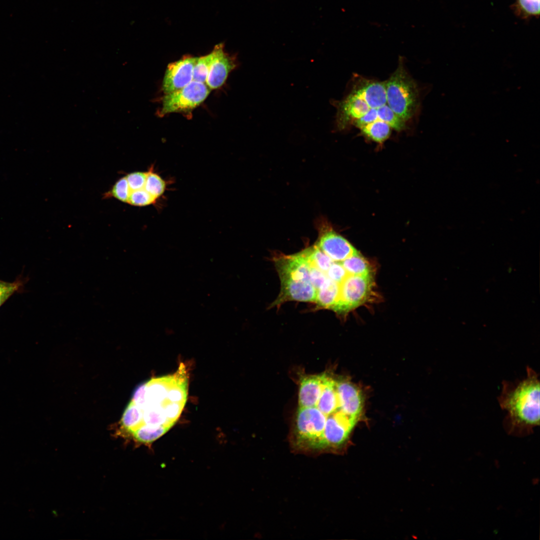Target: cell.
Returning a JSON list of instances; mask_svg holds the SVG:
<instances>
[{
  "mask_svg": "<svg viewBox=\"0 0 540 540\" xmlns=\"http://www.w3.org/2000/svg\"><path fill=\"white\" fill-rule=\"evenodd\" d=\"M157 198L144 188L131 191L127 203L132 206H144L154 204Z\"/></svg>",
  "mask_w": 540,
  "mask_h": 540,
  "instance_id": "cell-20",
  "label": "cell"
},
{
  "mask_svg": "<svg viewBox=\"0 0 540 540\" xmlns=\"http://www.w3.org/2000/svg\"><path fill=\"white\" fill-rule=\"evenodd\" d=\"M212 52V58L206 82L210 90L222 86L230 72L237 66L235 58L224 52L222 44L216 45Z\"/></svg>",
  "mask_w": 540,
  "mask_h": 540,
  "instance_id": "cell-8",
  "label": "cell"
},
{
  "mask_svg": "<svg viewBox=\"0 0 540 540\" xmlns=\"http://www.w3.org/2000/svg\"><path fill=\"white\" fill-rule=\"evenodd\" d=\"M212 56V51L206 56L198 58L194 68L192 80L206 83Z\"/></svg>",
  "mask_w": 540,
  "mask_h": 540,
  "instance_id": "cell-18",
  "label": "cell"
},
{
  "mask_svg": "<svg viewBox=\"0 0 540 540\" xmlns=\"http://www.w3.org/2000/svg\"><path fill=\"white\" fill-rule=\"evenodd\" d=\"M188 378L186 365L180 363L174 373L152 378L138 386L118 424L117 436L144 444L163 436L186 405Z\"/></svg>",
  "mask_w": 540,
  "mask_h": 540,
  "instance_id": "cell-1",
  "label": "cell"
},
{
  "mask_svg": "<svg viewBox=\"0 0 540 540\" xmlns=\"http://www.w3.org/2000/svg\"><path fill=\"white\" fill-rule=\"evenodd\" d=\"M309 265L310 282L317 291L325 282L328 277L326 273L310 264Z\"/></svg>",
  "mask_w": 540,
  "mask_h": 540,
  "instance_id": "cell-24",
  "label": "cell"
},
{
  "mask_svg": "<svg viewBox=\"0 0 540 540\" xmlns=\"http://www.w3.org/2000/svg\"><path fill=\"white\" fill-rule=\"evenodd\" d=\"M280 292L270 307L278 308L290 300L314 302L317 291L310 281L294 280L286 278H280Z\"/></svg>",
  "mask_w": 540,
  "mask_h": 540,
  "instance_id": "cell-9",
  "label": "cell"
},
{
  "mask_svg": "<svg viewBox=\"0 0 540 540\" xmlns=\"http://www.w3.org/2000/svg\"><path fill=\"white\" fill-rule=\"evenodd\" d=\"M24 284V281L20 278L12 282L0 280V307L14 294L20 292Z\"/></svg>",
  "mask_w": 540,
  "mask_h": 540,
  "instance_id": "cell-21",
  "label": "cell"
},
{
  "mask_svg": "<svg viewBox=\"0 0 540 540\" xmlns=\"http://www.w3.org/2000/svg\"><path fill=\"white\" fill-rule=\"evenodd\" d=\"M166 188L164 180L154 171L152 166L147 172L144 188L157 199L164 193Z\"/></svg>",
  "mask_w": 540,
  "mask_h": 540,
  "instance_id": "cell-16",
  "label": "cell"
},
{
  "mask_svg": "<svg viewBox=\"0 0 540 540\" xmlns=\"http://www.w3.org/2000/svg\"><path fill=\"white\" fill-rule=\"evenodd\" d=\"M327 276L340 284L348 274L341 264V262H333L326 272Z\"/></svg>",
  "mask_w": 540,
  "mask_h": 540,
  "instance_id": "cell-22",
  "label": "cell"
},
{
  "mask_svg": "<svg viewBox=\"0 0 540 540\" xmlns=\"http://www.w3.org/2000/svg\"><path fill=\"white\" fill-rule=\"evenodd\" d=\"M130 192L126 178V176H124L116 182L105 196L114 198L120 202L127 203Z\"/></svg>",
  "mask_w": 540,
  "mask_h": 540,
  "instance_id": "cell-19",
  "label": "cell"
},
{
  "mask_svg": "<svg viewBox=\"0 0 540 540\" xmlns=\"http://www.w3.org/2000/svg\"><path fill=\"white\" fill-rule=\"evenodd\" d=\"M318 236L314 244L334 262H342L358 252L345 238L337 233L326 220L318 224Z\"/></svg>",
  "mask_w": 540,
  "mask_h": 540,
  "instance_id": "cell-6",
  "label": "cell"
},
{
  "mask_svg": "<svg viewBox=\"0 0 540 540\" xmlns=\"http://www.w3.org/2000/svg\"><path fill=\"white\" fill-rule=\"evenodd\" d=\"M302 251L308 263L324 273L334 262L314 244Z\"/></svg>",
  "mask_w": 540,
  "mask_h": 540,
  "instance_id": "cell-15",
  "label": "cell"
},
{
  "mask_svg": "<svg viewBox=\"0 0 540 540\" xmlns=\"http://www.w3.org/2000/svg\"><path fill=\"white\" fill-rule=\"evenodd\" d=\"M350 93L364 100L370 108H378L386 104V82L360 78Z\"/></svg>",
  "mask_w": 540,
  "mask_h": 540,
  "instance_id": "cell-11",
  "label": "cell"
},
{
  "mask_svg": "<svg viewBox=\"0 0 540 540\" xmlns=\"http://www.w3.org/2000/svg\"><path fill=\"white\" fill-rule=\"evenodd\" d=\"M210 90L206 83L192 80L184 87L165 94L160 116L172 112H190L204 101Z\"/></svg>",
  "mask_w": 540,
  "mask_h": 540,
  "instance_id": "cell-5",
  "label": "cell"
},
{
  "mask_svg": "<svg viewBox=\"0 0 540 540\" xmlns=\"http://www.w3.org/2000/svg\"><path fill=\"white\" fill-rule=\"evenodd\" d=\"M377 112L379 120L386 122L396 131L406 128V122L398 117L387 104L378 108Z\"/></svg>",
  "mask_w": 540,
  "mask_h": 540,
  "instance_id": "cell-17",
  "label": "cell"
},
{
  "mask_svg": "<svg viewBox=\"0 0 540 540\" xmlns=\"http://www.w3.org/2000/svg\"><path fill=\"white\" fill-rule=\"evenodd\" d=\"M526 377L514 382H502L498 400L506 410L503 426L509 435L523 437L532 434L540 425V381L538 374L527 366Z\"/></svg>",
  "mask_w": 540,
  "mask_h": 540,
  "instance_id": "cell-2",
  "label": "cell"
},
{
  "mask_svg": "<svg viewBox=\"0 0 540 540\" xmlns=\"http://www.w3.org/2000/svg\"><path fill=\"white\" fill-rule=\"evenodd\" d=\"M358 128L364 136L380 144L386 140L391 133V127L380 120L374 121Z\"/></svg>",
  "mask_w": 540,
  "mask_h": 540,
  "instance_id": "cell-13",
  "label": "cell"
},
{
  "mask_svg": "<svg viewBox=\"0 0 540 540\" xmlns=\"http://www.w3.org/2000/svg\"><path fill=\"white\" fill-rule=\"evenodd\" d=\"M341 264L350 274H371V269L368 262L358 252L342 261Z\"/></svg>",
  "mask_w": 540,
  "mask_h": 540,
  "instance_id": "cell-14",
  "label": "cell"
},
{
  "mask_svg": "<svg viewBox=\"0 0 540 540\" xmlns=\"http://www.w3.org/2000/svg\"><path fill=\"white\" fill-rule=\"evenodd\" d=\"M337 108L336 128L342 130L364 116L370 108L363 100L350 93L344 100L332 103Z\"/></svg>",
  "mask_w": 540,
  "mask_h": 540,
  "instance_id": "cell-10",
  "label": "cell"
},
{
  "mask_svg": "<svg viewBox=\"0 0 540 540\" xmlns=\"http://www.w3.org/2000/svg\"><path fill=\"white\" fill-rule=\"evenodd\" d=\"M386 104L406 122L411 119L418 108L417 84L400 60L396 70L386 82Z\"/></svg>",
  "mask_w": 540,
  "mask_h": 540,
  "instance_id": "cell-3",
  "label": "cell"
},
{
  "mask_svg": "<svg viewBox=\"0 0 540 540\" xmlns=\"http://www.w3.org/2000/svg\"><path fill=\"white\" fill-rule=\"evenodd\" d=\"M146 176L147 172H136L125 176L131 191L144 188Z\"/></svg>",
  "mask_w": 540,
  "mask_h": 540,
  "instance_id": "cell-23",
  "label": "cell"
},
{
  "mask_svg": "<svg viewBox=\"0 0 540 540\" xmlns=\"http://www.w3.org/2000/svg\"><path fill=\"white\" fill-rule=\"evenodd\" d=\"M520 8L524 12L532 15L540 13V0H518Z\"/></svg>",
  "mask_w": 540,
  "mask_h": 540,
  "instance_id": "cell-25",
  "label": "cell"
},
{
  "mask_svg": "<svg viewBox=\"0 0 540 540\" xmlns=\"http://www.w3.org/2000/svg\"><path fill=\"white\" fill-rule=\"evenodd\" d=\"M379 120L378 116L377 108H370L368 112L361 118L355 120L352 124L357 128L370 123L375 120Z\"/></svg>",
  "mask_w": 540,
  "mask_h": 540,
  "instance_id": "cell-26",
  "label": "cell"
},
{
  "mask_svg": "<svg viewBox=\"0 0 540 540\" xmlns=\"http://www.w3.org/2000/svg\"><path fill=\"white\" fill-rule=\"evenodd\" d=\"M340 284L328 278L317 290L314 302L316 308L331 309L338 300Z\"/></svg>",
  "mask_w": 540,
  "mask_h": 540,
  "instance_id": "cell-12",
  "label": "cell"
},
{
  "mask_svg": "<svg viewBox=\"0 0 540 540\" xmlns=\"http://www.w3.org/2000/svg\"><path fill=\"white\" fill-rule=\"evenodd\" d=\"M373 284L372 274H348L340 284L338 300L331 310L342 314L364 304L372 295Z\"/></svg>",
  "mask_w": 540,
  "mask_h": 540,
  "instance_id": "cell-4",
  "label": "cell"
},
{
  "mask_svg": "<svg viewBox=\"0 0 540 540\" xmlns=\"http://www.w3.org/2000/svg\"><path fill=\"white\" fill-rule=\"evenodd\" d=\"M198 58L184 56L168 65L162 83L164 94L178 90L192 80L194 68Z\"/></svg>",
  "mask_w": 540,
  "mask_h": 540,
  "instance_id": "cell-7",
  "label": "cell"
}]
</instances>
